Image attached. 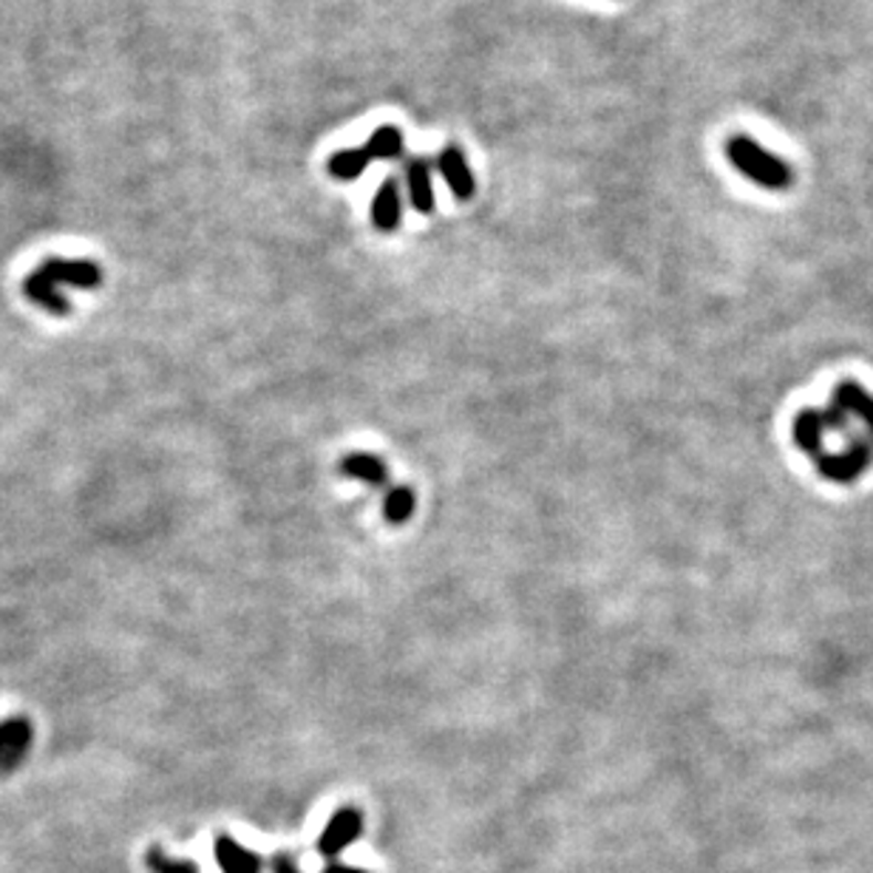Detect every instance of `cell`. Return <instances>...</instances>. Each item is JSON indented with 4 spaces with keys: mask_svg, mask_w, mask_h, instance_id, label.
Here are the masks:
<instances>
[{
    "mask_svg": "<svg viewBox=\"0 0 873 873\" xmlns=\"http://www.w3.org/2000/svg\"><path fill=\"white\" fill-rule=\"evenodd\" d=\"M34 740V726L29 717H9L0 721V777L12 775L20 762L27 760Z\"/></svg>",
    "mask_w": 873,
    "mask_h": 873,
    "instance_id": "277c9868",
    "label": "cell"
},
{
    "mask_svg": "<svg viewBox=\"0 0 873 873\" xmlns=\"http://www.w3.org/2000/svg\"><path fill=\"white\" fill-rule=\"evenodd\" d=\"M145 865H148L150 873H199V865H196V862L170 860V856L165 854L159 845L148 848V854H145Z\"/></svg>",
    "mask_w": 873,
    "mask_h": 873,
    "instance_id": "5bb4252c",
    "label": "cell"
},
{
    "mask_svg": "<svg viewBox=\"0 0 873 873\" xmlns=\"http://www.w3.org/2000/svg\"><path fill=\"white\" fill-rule=\"evenodd\" d=\"M436 170L443 173L445 185H449V190L454 199H460V202H469L471 196H474V188H476L474 173H471V165H469V159H465V150L460 148V145L451 143L440 150V157H436Z\"/></svg>",
    "mask_w": 873,
    "mask_h": 873,
    "instance_id": "8992f818",
    "label": "cell"
},
{
    "mask_svg": "<svg viewBox=\"0 0 873 873\" xmlns=\"http://www.w3.org/2000/svg\"><path fill=\"white\" fill-rule=\"evenodd\" d=\"M215 860L224 873H261V856H255L228 834L215 837Z\"/></svg>",
    "mask_w": 873,
    "mask_h": 873,
    "instance_id": "9c48e42d",
    "label": "cell"
},
{
    "mask_svg": "<svg viewBox=\"0 0 873 873\" xmlns=\"http://www.w3.org/2000/svg\"><path fill=\"white\" fill-rule=\"evenodd\" d=\"M369 162H372V157H369V150L360 145V148H346V150H338L333 159H329V173H333L335 179H340V182H355V179L364 177V170L369 168Z\"/></svg>",
    "mask_w": 873,
    "mask_h": 873,
    "instance_id": "8fae6325",
    "label": "cell"
},
{
    "mask_svg": "<svg viewBox=\"0 0 873 873\" xmlns=\"http://www.w3.org/2000/svg\"><path fill=\"white\" fill-rule=\"evenodd\" d=\"M270 867H273V873H301L298 865H295V860L290 854H275L273 862H270Z\"/></svg>",
    "mask_w": 873,
    "mask_h": 873,
    "instance_id": "9a60e30c",
    "label": "cell"
},
{
    "mask_svg": "<svg viewBox=\"0 0 873 873\" xmlns=\"http://www.w3.org/2000/svg\"><path fill=\"white\" fill-rule=\"evenodd\" d=\"M360 834H364V814H360L358 809L335 811L329 825L324 828V834L318 837V854L326 856V860H335V856L353 845Z\"/></svg>",
    "mask_w": 873,
    "mask_h": 873,
    "instance_id": "5b68a950",
    "label": "cell"
},
{
    "mask_svg": "<svg viewBox=\"0 0 873 873\" xmlns=\"http://www.w3.org/2000/svg\"><path fill=\"white\" fill-rule=\"evenodd\" d=\"M406 190L409 202L418 213L429 215L434 210V182H431V162L425 157H411L406 162Z\"/></svg>",
    "mask_w": 873,
    "mask_h": 873,
    "instance_id": "52a82bcc",
    "label": "cell"
},
{
    "mask_svg": "<svg viewBox=\"0 0 873 873\" xmlns=\"http://www.w3.org/2000/svg\"><path fill=\"white\" fill-rule=\"evenodd\" d=\"M400 215H403V193H400L398 179H383L372 199V222L375 228L391 233L400 228Z\"/></svg>",
    "mask_w": 873,
    "mask_h": 873,
    "instance_id": "ba28073f",
    "label": "cell"
},
{
    "mask_svg": "<svg viewBox=\"0 0 873 873\" xmlns=\"http://www.w3.org/2000/svg\"><path fill=\"white\" fill-rule=\"evenodd\" d=\"M845 436L842 451L822 463L820 474L831 483L851 485L873 465V395L856 380L837 383L825 409H802L795 414L791 436L806 454H814L828 436Z\"/></svg>",
    "mask_w": 873,
    "mask_h": 873,
    "instance_id": "6da1fadb",
    "label": "cell"
},
{
    "mask_svg": "<svg viewBox=\"0 0 873 873\" xmlns=\"http://www.w3.org/2000/svg\"><path fill=\"white\" fill-rule=\"evenodd\" d=\"M726 159L737 173H744L749 182L760 185L766 190H789L795 185V170L777 154H769L760 143H755L746 134H735L726 139Z\"/></svg>",
    "mask_w": 873,
    "mask_h": 873,
    "instance_id": "3957f363",
    "label": "cell"
},
{
    "mask_svg": "<svg viewBox=\"0 0 873 873\" xmlns=\"http://www.w3.org/2000/svg\"><path fill=\"white\" fill-rule=\"evenodd\" d=\"M414 505H418V496H414V491L406 488V485L391 488L383 499L386 522H391V525H406V522L411 519V514H414Z\"/></svg>",
    "mask_w": 873,
    "mask_h": 873,
    "instance_id": "4fadbf2b",
    "label": "cell"
},
{
    "mask_svg": "<svg viewBox=\"0 0 873 873\" xmlns=\"http://www.w3.org/2000/svg\"><path fill=\"white\" fill-rule=\"evenodd\" d=\"M324 873H366V871H360V867H353V865H340V862H329V865L324 867Z\"/></svg>",
    "mask_w": 873,
    "mask_h": 873,
    "instance_id": "2e32d148",
    "label": "cell"
},
{
    "mask_svg": "<svg viewBox=\"0 0 873 873\" xmlns=\"http://www.w3.org/2000/svg\"><path fill=\"white\" fill-rule=\"evenodd\" d=\"M403 130L398 125H380L375 134L364 143L372 159H400L403 157Z\"/></svg>",
    "mask_w": 873,
    "mask_h": 873,
    "instance_id": "7c38bea8",
    "label": "cell"
},
{
    "mask_svg": "<svg viewBox=\"0 0 873 873\" xmlns=\"http://www.w3.org/2000/svg\"><path fill=\"white\" fill-rule=\"evenodd\" d=\"M340 474L360 480V483L372 485V488H380L389 480V471H386L383 460L378 454H366V451H355V454L344 456L340 460Z\"/></svg>",
    "mask_w": 873,
    "mask_h": 873,
    "instance_id": "30bf717a",
    "label": "cell"
},
{
    "mask_svg": "<svg viewBox=\"0 0 873 873\" xmlns=\"http://www.w3.org/2000/svg\"><path fill=\"white\" fill-rule=\"evenodd\" d=\"M103 284V267L85 259H49L23 281V295L52 315H69V301L57 287L97 290Z\"/></svg>",
    "mask_w": 873,
    "mask_h": 873,
    "instance_id": "7a4b0ae2",
    "label": "cell"
}]
</instances>
